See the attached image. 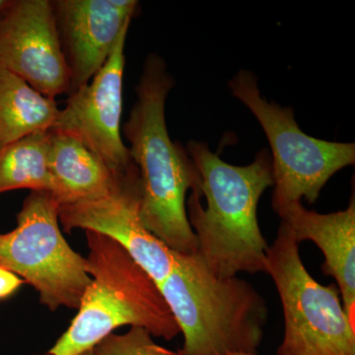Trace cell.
Here are the masks:
<instances>
[{
	"mask_svg": "<svg viewBox=\"0 0 355 355\" xmlns=\"http://www.w3.org/2000/svg\"><path fill=\"white\" fill-rule=\"evenodd\" d=\"M174 84L164 60L150 53L123 132L139 172L142 223L172 251L193 254L198 239L187 214L186 196L191 190L202 197L200 176L187 148L172 141L166 125V100Z\"/></svg>",
	"mask_w": 355,
	"mask_h": 355,
	"instance_id": "cell-1",
	"label": "cell"
},
{
	"mask_svg": "<svg viewBox=\"0 0 355 355\" xmlns=\"http://www.w3.org/2000/svg\"><path fill=\"white\" fill-rule=\"evenodd\" d=\"M187 151L200 176V193L186 202L189 222L198 239L197 254L218 277L266 272V238L258 205L273 187L272 157L266 149L251 164L224 162L205 142L191 140Z\"/></svg>",
	"mask_w": 355,
	"mask_h": 355,
	"instance_id": "cell-2",
	"label": "cell"
},
{
	"mask_svg": "<svg viewBox=\"0 0 355 355\" xmlns=\"http://www.w3.org/2000/svg\"><path fill=\"white\" fill-rule=\"evenodd\" d=\"M158 287L184 336L177 355L258 354L268 309L246 279L216 277L197 253L174 252Z\"/></svg>",
	"mask_w": 355,
	"mask_h": 355,
	"instance_id": "cell-3",
	"label": "cell"
},
{
	"mask_svg": "<svg viewBox=\"0 0 355 355\" xmlns=\"http://www.w3.org/2000/svg\"><path fill=\"white\" fill-rule=\"evenodd\" d=\"M91 282L78 313L48 355H77L93 349L121 326L140 327L172 340L179 327L153 279L118 243L86 231Z\"/></svg>",
	"mask_w": 355,
	"mask_h": 355,
	"instance_id": "cell-4",
	"label": "cell"
},
{
	"mask_svg": "<svg viewBox=\"0 0 355 355\" xmlns=\"http://www.w3.org/2000/svg\"><path fill=\"white\" fill-rule=\"evenodd\" d=\"M266 273L279 292L284 315V338L277 355H355V326L335 284L313 279L299 244L280 223L266 251Z\"/></svg>",
	"mask_w": 355,
	"mask_h": 355,
	"instance_id": "cell-5",
	"label": "cell"
},
{
	"mask_svg": "<svg viewBox=\"0 0 355 355\" xmlns=\"http://www.w3.org/2000/svg\"><path fill=\"white\" fill-rule=\"evenodd\" d=\"M229 88L260 121L272 147L275 211L288 203L301 202L302 198L312 205L333 175L354 165V144L327 141L306 135L296 123L293 110L261 97L253 72L240 70L231 79Z\"/></svg>",
	"mask_w": 355,
	"mask_h": 355,
	"instance_id": "cell-6",
	"label": "cell"
},
{
	"mask_svg": "<svg viewBox=\"0 0 355 355\" xmlns=\"http://www.w3.org/2000/svg\"><path fill=\"white\" fill-rule=\"evenodd\" d=\"M58 207L51 193L32 191L18 214L16 228L0 233V266L31 284L49 309H78L91 277L86 259L62 235Z\"/></svg>",
	"mask_w": 355,
	"mask_h": 355,
	"instance_id": "cell-7",
	"label": "cell"
},
{
	"mask_svg": "<svg viewBox=\"0 0 355 355\" xmlns=\"http://www.w3.org/2000/svg\"><path fill=\"white\" fill-rule=\"evenodd\" d=\"M130 26L121 32L106 64L90 83L69 94L51 130L78 140L116 173L135 166L121 135L125 46Z\"/></svg>",
	"mask_w": 355,
	"mask_h": 355,
	"instance_id": "cell-8",
	"label": "cell"
},
{
	"mask_svg": "<svg viewBox=\"0 0 355 355\" xmlns=\"http://www.w3.org/2000/svg\"><path fill=\"white\" fill-rule=\"evenodd\" d=\"M140 205L141 183L135 165L104 197L60 205L58 219L67 232L85 229L118 243L159 286L171 272L174 251L147 230Z\"/></svg>",
	"mask_w": 355,
	"mask_h": 355,
	"instance_id": "cell-9",
	"label": "cell"
},
{
	"mask_svg": "<svg viewBox=\"0 0 355 355\" xmlns=\"http://www.w3.org/2000/svg\"><path fill=\"white\" fill-rule=\"evenodd\" d=\"M0 69L50 99L69 94V69L50 0H10L0 14Z\"/></svg>",
	"mask_w": 355,
	"mask_h": 355,
	"instance_id": "cell-10",
	"label": "cell"
},
{
	"mask_svg": "<svg viewBox=\"0 0 355 355\" xmlns=\"http://www.w3.org/2000/svg\"><path fill=\"white\" fill-rule=\"evenodd\" d=\"M53 15L69 74V92L90 83L137 15L135 0H55Z\"/></svg>",
	"mask_w": 355,
	"mask_h": 355,
	"instance_id": "cell-11",
	"label": "cell"
},
{
	"mask_svg": "<svg viewBox=\"0 0 355 355\" xmlns=\"http://www.w3.org/2000/svg\"><path fill=\"white\" fill-rule=\"evenodd\" d=\"M275 212L299 245L309 240L321 250L322 270L336 279L343 307L355 326L354 191L347 209L333 214L306 209L301 202L288 203Z\"/></svg>",
	"mask_w": 355,
	"mask_h": 355,
	"instance_id": "cell-12",
	"label": "cell"
},
{
	"mask_svg": "<svg viewBox=\"0 0 355 355\" xmlns=\"http://www.w3.org/2000/svg\"><path fill=\"white\" fill-rule=\"evenodd\" d=\"M49 167L53 181L51 193L58 205L104 197L125 172H114L78 140L53 130H51Z\"/></svg>",
	"mask_w": 355,
	"mask_h": 355,
	"instance_id": "cell-13",
	"label": "cell"
},
{
	"mask_svg": "<svg viewBox=\"0 0 355 355\" xmlns=\"http://www.w3.org/2000/svg\"><path fill=\"white\" fill-rule=\"evenodd\" d=\"M60 111L55 100L0 69V149L33 133L51 130Z\"/></svg>",
	"mask_w": 355,
	"mask_h": 355,
	"instance_id": "cell-14",
	"label": "cell"
},
{
	"mask_svg": "<svg viewBox=\"0 0 355 355\" xmlns=\"http://www.w3.org/2000/svg\"><path fill=\"white\" fill-rule=\"evenodd\" d=\"M51 130L33 133L0 149V193L53 191L49 167Z\"/></svg>",
	"mask_w": 355,
	"mask_h": 355,
	"instance_id": "cell-15",
	"label": "cell"
},
{
	"mask_svg": "<svg viewBox=\"0 0 355 355\" xmlns=\"http://www.w3.org/2000/svg\"><path fill=\"white\" fill-rule=\"evenodd\" d=\"M95 355H177L160 347L146 329L132 327L123 335H111L94 347Z\"/></svg>",
	"mask_w": 355,
	"mask_h": 355,
	"instance_id": "cell-16",
	"label": "cell"
},
{
	"mask_svg": "<svg viewBox=\"0 0 355 355\" xmlns=\"http://www.w3.org/2000/svg\"><path fill=\"white\" fill-rule=\"evenodd\" d=\"M24 282L16 273L0 266V300L10 297Z\"/></svg>",
	"mask_w": 355,
	"mask_h": 355,
	"instance_id": "cell-17",
	"label": "cell"
},
{
	"mask_svg": "<svg viewBox=\"0 0 355 355\" xmlns=\"http://www.w3.org/2000/svg\"><path fill=\"white\" fill-rule=\"evenodd\" d=\"M9 2L10 0H0V14L8 6Z\"/></svg>",
	"mask_w": 355,
	"mask_h": 355,
	"instance_id": "cell-18",
	"label": "cell"
},
{
	"mask_svg": "<svg viewBox=\"0 0 355 355\" xmlns=\"http://www.w3.org/2000/svg\"><path fill=\"white\" fill-rule=\"evenodd\" d=\"M77 355H95L94 349L86 350V352H83V354H79Z\"/></svg>",
	"mask_w": 355,
	"mask_h": 355,
	"instance_id": "cell-19",
	"label": "cell"
},
{
	"mask_svg": "<svg viewBox=\"0 0 355 355\" xmlns=\"http://www.w3.org/2000/svg\"><path fill=\"white\" fill-rule=\"evenodd\" d=\"M225 355H258V354H244V352H237V354H228Z\"/></svg>",
	"mask_w": 355,
	"mask_h": 355,
	"instance_id": "cell-20",
	"label": "cell"
}]
</instances>
